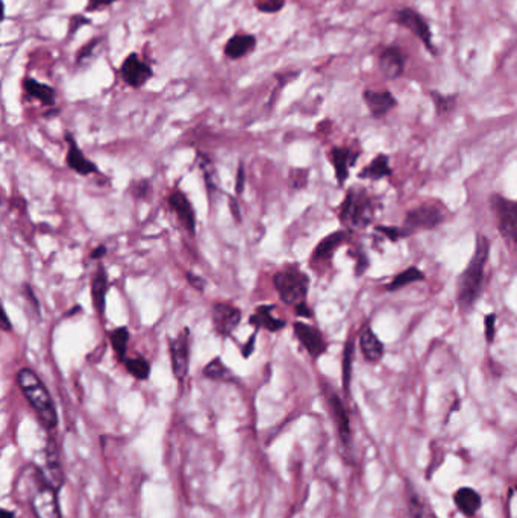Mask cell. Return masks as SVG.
<instances>
[{
	"label": "cell",
	"instance_id": "cell-33",
	"mask_svg": "<svg viewBox=\"0 0 517 518\" xmlns=\"http://www.w3.org/2000/svg\"><path fill=\"white\" fill-rule=\"evenodd\" d=\"M353 350H355L353 341L349 340L346 343V345H344V352H343V388H344V391H346V393H349V388H351Z\"/></svg>",
	"mask_w": 517,
	"mask_h": 518
},
{
	"label": "cell",
	"instance_id": "cell-5",
	"mask_svg": "<svg viewBox=\"0 0 517 518\" xmlns=\"http://www.w3.org/2000/svg\"><path fill=\"white\" fill-rule=\"evenodd\" d=\"M490 206L501 235L517 245V202L499 195L490 197Z\"/></svg>",
	"mask_w": 517,
	"mask_h": 518
},
{
	"label": "cell",
	"instance_id": "cell-27",
	"mask_svg": "<svg viewBox=\"0 0 517 518\" xmlns=\"http://www.w3.org/2000/svg\"><path fill=\"white\" fill-rule=\"evenodd\" d=\"M391 167H390V161H389V156L387 155H378L377 158H375L369 166L364 167L361 171H360V178L361 179H370V180H381V179H385V178H390L391 176Z\"/></svg>",
	"mask_w": 517,
	"mask_h": 518
},
{
	"label": "cell",
	"instance_id": "cell-30",
	"mask_svg": "<svg viewBox=\"0 0 517 518\" xmlns=\"http://www.w3.org/2000/svg\"><path fill=\"white\" fill-rule=\"evenodd\" d=\"M204 376L211 381H221V382H231L232 374L228 370V367L220 358L212 359L208 362L204 369Z\"/></svg>",
	"mask_w": 517,
	"mask_h": 518
},
{
	"label": "cell",
	"instance_id": "cell-47",
	"mask_svg": "<svg viewBox=\"0 0 517 518\" xmlns=\"http://www.w3.org/2000/svg\"><path fill=\"white\" fill-rule=\"evenodd\" d=\"M150 190L147 180H141L134 185V195L137 197H146V192Z\"/></svg>",
	"mask_w": 517,
	"mask_h": 518
},
{
	"label": "cell",
	"instance_id": "cell-21",
	"mask_svg": "<svg viewBox=\"0 0 517 518\" xmlns=\"http://www.w3.org/2000/svg\"><path fill=\"white\" fill-rule=\"evenodd\" d=\"M108 276L105 267L102 264H99L97 270L95 273L93 282H91V300H93L95 311L99 316H104L105 307H107V292H108Z\"/></svg>",
	"mask_w": 517,
	"mask_h": 518
},
{
	"label": "cell",
	"instance_id": "cell-46",
	"mask_svg": "<svg viewBox=\"0 0 517 518\" xmlns=\"http://www.w3.org/2000/svg\"><path fill=\"white\" fill-rule=\"evenodd\" d=\"M257 332L258 331H255V333H253L252 335V337L249 338V341L245 344V345H243V349H241V353H243V357H245V358H249L250 357V354L253 353V350H255V341H257Z\"/></svg>",
	"mask_w": 517,
	"mask_h": 518
},
{
	"label": "cell",
	"instance_id": "cell-1",
	"mask_svg": "<svg viewBox=\"0 0 517 518\" xmlns=\"http://www.w3.org/2000/svg\"><path fill=\"white\" fill-rule=\"evenodd\" d=\"M490 257V240L478 233L475 242V252L472 255L468 267L464 269L461 276L458 278L457 285V303L463 311H470L476 300L480 299L481 291L484 287L485 278V266Z\"/></svg>",
	"mask_w": 517,
	"mask_h": 518
},
{
	"label": "cell",
	"instance_id": "cell-52",
	"mask_svg": "<svg viewBox=\"0 0 517 518\" xmlns=\"http://www.w3.org/2000/svg\"><path fill=\"white\" fill-rule=\"evenodd\" d=\"M0 515H2V518H16V514L13 511H8V510H2Z\"/></svg>",
	"mask_w": 517,
	"mask_h": 518
},
{
	"label": "cell",
	"instance_id": "cell-10",
	"mask_svg": "<svg viewBox=\"0 0 517 518\" xmlns=\"http://www.w3.org/2000/svg\"><path fill=\"white\" fill-rule=\"evenodd\" d=\"M120 76L126 85L141 88L154 76V70L137 54H129L120 66Z\"/></svg>",
	"mask_w": 517,
	"mask_h": 518
},
{
	"label": "cell",
	"instance_id": "cell-19",
	"mask_svg": "<svg viewBox=\"0 0 517 518\" xmlns=\"http://www.w3.org/2000/svg\"><path fill=\"white\" fill-rule=\"evenodd\" d=\"M327 400L329 405V411L334 419V423H336V428L341 436V440L344 443H348L351 440V423H349V415L346 408H344V403L341 402V399L334 391H327Z\"/></svg>",
	"mask_w": 517,
	"mask_h": 518
},
{
	"label": "cell",
	"instance_id": "cell-28",
	"mask_svg": "<svg viewBox=\"0 0 517 518\" xmlns=\"http://www.w3.org/2000/svg\"><path fill=\"white\" fill-rule=\"evenodd\" d=\"M422 280H425V273L418 267H408V269H405L403 271H401L399 274H396V276H394L387 283L385 290H387V291H398L403 287L410 285V283L422 282Z\"/></svg>",
	"mask_w": 517,
	"mask_h": 518
},
{
	"label": "cell",
	"instance_id": "cell-48",
	"mask_svg": "<svg viewBox=\"0 0 517 518\" xmlns=\"http://www.w3.org/2000/svg\"><path fill=\"white\" fill-rule=\"evenodd\" d=\"M107 255V247L99 246L93 252H91V259H102Z\"/></svg>",
	"mask_w": 517,
	"mask_h": 518
},
{
	"label": "cell",
	"instance_id": "cell-40",
	"mask_svg": "<svg viewBox=\"0 0 517 518\" xmlns=\"http://www.w3.org/2000/svg\"><path fill=\"white\" fill-rule=\"evenodd\" d=\"M200 167H202V170H204V176H205L207 187H208L209 190H212V188H214V182H212L211 179H212V175H214V168H212L211 161L205 156V158H204V161L200 162Z\"/></svg>",
	"mask_w": 517,
	"mask_h": 518
},
{
	"label": "cell",
	"instance_id": "cell-36",
	"mask_svg": "<svg viewBox=\"0 0 517 518\" xmlns=\"http://www.w3.org/2000/svg\"><path fill=\"white\" fill-rule=\"evenodd\" d=\"M378 232H381L382 235H385V238H389L390 241H398L401 238L408 237V233L405 232V229L402 228H394V226H378L377 228Z\"/></svg>",
	"mask_w": 517,
	"mask_h": 518
},
{
	"label": "cell",
	"instance_id": "cell-11",
	"mask_svg": "<svg viewBox=\"0 0 517 518\" xmlns=\"http://www.w3.org/2000/svg\"><path fill=\"white\" fill-rule=\"evenodd\" d=\"M293 329H295L296 338L312 359H319L322 354L327 353L328 343L317 328H314L311 324H307L303 321H296L293 324Z\"/></svg>",
	"mask_w": 517,
	"mask_h": 518
},
{
	"label": "cell",
	"instance_id": "cell-26",
	"mask_svg": "<svg viewBox=\"0 0 517 518\" xmlns=\"http://www.w3.org/2000/svg\"><path fill=\"white\" fill-rule=\"evenodd\" d=\"M23 90L26 91V94L37 99L38 101H42L44 106H54L56 101V93L55 90L47 85L39 82L37 79L32 78H25L23 80Z\"/></svg>",
	"mask_w": 517,
	"mask_h": 518
},
{
	"label": "cell",
	"instance_id": "cell-37",
	"mask_svg": "<svg viewBox=\"0 0 517 518\" xmlns=\"http://www.w3.org/2000/svg\"><path fill=\"white\" fill-rule=\"evenodd\" d=\"M496 314L490 312L485 316L484 319V329H485V340H487L489 344H493L494 337H496Z\"/></svg>",
	"mask_w": 517,
	"mask_h": 518
},
{
	"label": "cell",
	"instance_id": "cell-51",
	"mask_svg": "<svg viewBox=\"0 0 517 518\" xmlns=\"http://www.w3.org/2000/svg\"><path fill=\"white\" fill-rule=\"evenodd\" d=\"M2 329L5 331V332H9V331H13V324L11 323H9V319H8V314L4 311V320H2Z\"/></svg>",
	"mask_w": 517,
	"mask_h": 518
},
{
	"label": "cell",
	"instance_id": "cell-12",
	"mask_svg": "<svg viewBox=\"0 0 517 518\" xmlns=\"http://www.w3.org/2000/svg\"><path fill=\"white\" fill-rule=\"evenodd\" d=\"M39 471H42V476L46 481V483H49L52 488H55L56 491L63 488L64 470H63V464H61V456H59L56 443L52 438L47 440L46 450H44V465H43V470H39Z\"/></svg>",
	"mask_w": 517,
	"mask_h": 518
},
{
	"label": "cell",
	"instance_id": "cell-3",
	"mask_svg": "<svg viewBox=\"0 0 517 518\" xmlns=\"http://www.w3.org/2000/svg\"><path fill=\"white\" fill-rule=\"evenodd\" d=\"M339 217L348 229H364L375 218L373 200L363 188H351L344 197Z\"/></svg>",
	"mask_w": 517,
	"mask_h": 518
},
{
	"label": "cell",
	"instance_id": "cell-7",
	"mask_svg": "<svg viewBox=\"0 0 517 518\" xmlns=\"http://www.w3.org/2000/svg\"><path fill=\"white\" fill-rule=\"evenodd\" d=\"M443 220L444 212L440 206L434 205V203H423V205L415 206L407 212L403 229L410 235L415 230H430L437 228Z\"/></svg>",
	"mask_w": 517,
	"mask_h": 518
},
{
	"label": "cell",
	"instance_id": "cell-18",
	"mask_svg": "<svg viewBox=\"0 0 517 518\" xmlns=\"http://www.w3.org/2000/svg\"><path fill=\"white\" fill-rule=\"evenodd\" d=\"M66 141L68 144V149H67V156H66V161H67V166L75 170L76 173H79V175L83 176H87V175H91V173H97V167L91 162L83 152H80L78 143L75 137H72L70 134H66Z\"/></svg>",
	"mask_w": 517,
	"mask_h": 518
},
{
	"label": "cell",
	"instance_id": "cell-4",
	"mask_svg": "<svg viewBox=\"0 0 517 518\" xmlns=\"http://www.w3.org/2000/svg\"><path fill=\"white\" fill-rule=\"evenodd\" d=\"M273 283H275L281 300L286 304L296 307L298 303L307 300L310 278L298 266H288L276 271L273 276Z\"/></svg>",
	"mask_w": 517,
	"mask_h": 518
},
{
	"label": "cell",
	"instance_id": "cell-49",
	"mask_svg": "<svg viewBox=\"0 0 517 518\" xmlns=\"http://www.w3.org/2000/svg\"><path fill=\"white\" fill-rule=\"evenodd\" d=\"M96 44V42H93V43H90V44H87V46H84V49L83 50H80V52L78 54V61H83L84 59V55H85V58L90 55V52H91V50H93V46Z\"/></svg>",
	"mask_w": 517,
	"mask_h": 518
},
{
	"label": "cell",
	"instance_id": "cell-42",
	"mask_svg": "<svg viewBox=\"0 0 517 518\" xmlns=\"http://www.w3.org/2000/svg\"><path fill=\"white\" fill-rule=\"evenodd\" d=\"M187 280H188L190 285L193 288H195V290H197V291H204L205 290L207 282L204 279H202V278H199L197 274H193L191 271H188L187 273Z\"/></svg>",
	"mask_w": 517,
	"mask_h": 518
},
{
	"label": "cell",
	"instance_id": "cell-9",
	"mask_svg": "<svg viewBox=\"0 0 517 518\" xmlns=\"http://www.w3.org/2000/svg\"><path fill=\"white\" fill-rule=\"evenodd\" d=\"M171 369L178 381H184L190 365V331L184 329L178 337L169 338Z\"/></svg>",
	"mask_w": 517,
	"mask_h": 518
},
{
	"label": "cell",
	"instance_id": "cell-25",
	"mask_svg": "<svg viewBox=\"0 0 517 518\" xmlns=\"http://www.w3.org/2000/svg\"><path fill=\"white\" fill-rule=\"evenodd\" d=\"M257 47V38L250 34H236L225 44V55L231 59H240L252 54Z\"/></svg>",
	"mask_w": 517,
	"mask_h": 518
},
{
	"label": "cell",
	"instance_id": "cell-31",
	"mask_svg": "<svg viewBox=\"0 0 517 518\" xmlns=\"http://www.w3.org/2000/svg\"><path fill=\"white\" fill-rule=\"evenodd\" d=\"M129 374L138 381H146L150 376V364L145 358H126L123 361Z\"/></svg>",
	"mask_w": 517,
	"mask_h": 518
},
{
	"label": "cell",
	"instance_id": "cell-44",
	"mask_svg": "<svg viewBox=\"0 0 517 518\" xmlns=\"http://www.w3.org/2000/svg\"><path fill=\"white\" fill-rule=\"evenodd\" d=\"M295 312H296V316L300 317V319H311L312 317V311L310 309V307L307 304V300L298 303L295 307Z\"/></svg>",
	"mask_w": 517,
	"mask_h": 518
},
{
	"label": "cell",
	"instance_id": "cell-8",
	"mask_svg": "<svg viewBox=\"0 0 517 518\" xmlns=\"http://www.w3.org/2000/svg\"><path fill=\"white\" fill-rule=\"evenodd\" d=\"M29 502L37 518H63L58 502V491L46 483L44 479L38 483Z\"/></svg>",
	"mask_w": 517,
	"mask_h": 518
},
{
	"label": "cell",
	"instance_id": "cell-43",
	"mask_svg": "<svg viewBox=\"0 0 517 518\" xmlns=\"http://www.w3.org/2000/svg\"><path fill=\"white\" fill-rule=\"evenodd\" d=\"M369 267V259L367 255L364 252H360V255L357 257V267H355V273L361 276V274L366 271V269Z\"/></svg>",
	"mask_w": 517,
	"mask_h": 518
},
{
	"label": "cell",
	"instance_id": "cell-2",
	"mask_svg": "<svg viewBox=\"0 0 517 518\" xmlns=\"http://www.w3.org/2000/svg\"><path fill=\"white\" fill-rule=\"evenodd\" d=\"M17 385L44 428L55 429L58 424L55 403L39 376L28 367L20 369L17 373Z\"/></svg>",
	"mask_w": 517,
	"mask_h": 518
},
{
	"label": "cell",
	"instance_id": "cell-13",
	"mask_svg": "<svg viewBox=\"0 0 517 518\" xmlns=\"http://www.w3.org/2000/svg\"><path fill=\"white\" fill-rule=\"evenodd\" d=\"M405 63H407V56L402 52L399 46H384L379 50L378 55V66L381 73L385 79H398L405 72Z\"/></svg>",
	"mask_w": 517,
	"mask_h": 518
},
{
	"label": "cell",
	"instance_id": "cell-24",
	"mask_svg": "<svg viewBox=\"0 0 517 518\" xmlns=\"http://www.w3.org/2000/svg\"><path fill=\"white\" fill-rule=\"evenodd\" d=\"M454 503L464 517H475L482 505L481 495L470 486H463L454 494Z\"/></svg>",
	"mask_w": 517,
	"mask_h": 518
},
{
	"label": "cell",
	"instance_id": "cell-22",
	"mask_svg": "<svg viewBox=\"0 0 517 518\" xmlns=\"http://www.w3.org/2000/svg\"><path fill=\"white\" fill-rule=\"evenodd\" d=\"M346 238H348L346 230H337V232L329 233V235L323 238L316 246V249H314L312 261L314 262L331 261L334 253H336V250L343 245L344 241H346Z\"/></svg>",
	"mask_w": 517,
	"mask_h": 518
},
{
	"label": "cell",
	"instance_id": "cell-50",
	"mask_svg": "<svg viewBox=\"0 0 517 518\" xmlns=\"http://www.w3.org/2000/svg\"><path fill=\"white\" fill-rule=\"evenodd\" d=\"M229 206L232 208V214H234L236 220H237V221H240V212H238V205H237V202H236L234 199H231V200H229Z\"/></svg>",
	"mask_w": 517,
	"mask_h": 518
},
{
	"label": "cell",
	"instance_id": "cell-14",
	"mask_svg": "<svg viewBox=\"0 0 517 518\" xmlns=\"http://www.w3.org/2000/svg\"><path fill=\"white\" fill-rule=\"evenodd\" d=\"M241 321V311L229 303H214L212 307V324L220 337H229Z\"/></svg>",
	"mask_w": 517,
	"mask_h": 518
},
{
	"label": "cell",
	"instance_id": "cell-34",
	"mask_svg": "<svg viewBox=\"0 0 517 518\" xmlns=\"http://www.w3.org/2000/svg\"><path fill=\"white\" fill-rule=\"evenodd\" d=\"M255 6L260 13L275 14L286 6V0H255Z\"/></svg>",
	"mask_w": 517,
	"mask_h": 518
},
{
	"label": "cell",
	"instance_id": "cell-6",
	"mask_svg": "<svg viewBox=\"0 0 517 518\" xmlns=\"http://www.w3.org/2000/svg\"><path fill=\"white\" fill-rule=\"evenodd\" d=\"M393 18L398 26L408 29L415 38H419L423 46L428 49V52L437 55V49H435V44L432 42L431 27L427 20L422 17V14H419L413 8H399L394 11Z\"/></svg>",
	"mask_w": 517,
	"mask_h": 518
},
{
	"label": "cell",
	"instance_id": "cell-23",
	"mask_svg": "<svg viewBox=\"0 0 517 518\" xmlns=\"http://www.w3.org/2000/svg\"><path fill=\"white\" fill-rule=\"evenodd\" d=\"M360 350L369 362H379L384 358L385 347L372 328H366L360 335Z\"/></svg>",
	"mask_w": 517,
	"mask_h": 518
},
{
	"label": "cell",
	"instance_id": "cell-39",
	"mask_svg": "<svg viewBox=\"0 0 517 518\" xmlns=\"http://www.w3.org/2000/svg\"><path fill=\"white\" fill-rule=\"evenodd\" d=\"M116 2H118V0H88V4L85 6V11L87 13H96V11H100V9L114 5Z\"/></svg>",
	"mask_w": 517,
	"mask_h": 518
},
{
	"label": "cell",
	"instance_id": "cell-17",
	"mask_svg": "<svg viewBox=\"0 0 517 518\" xmlns=\"http://www.w3.org/2000/svg\"><path fill=\"white\" fill-rule=\"evenodd\" d=\"M360 156V154L353 152L348 147H332L329 152V158L332 162V167L336 170V178L340 185L349 178V170L355 166V161Z\"/></svg>",
	"mask_w": 517,
	"mask_h": 518
},
{
	"label": "cell",
	"instance_id": "cell-41",
	"mask_svg": "<svg viewBox=\"0 0 517 518\" xmlns=\"http://www.w3.org/2000/svg\"><path fill=\"white\" fill-rule=\"evenodd\" d=\"M90 23V20L85 18L84 16H73L72 20H70V27H68V35H72V32L75 34L76 30L80 27V26H85Z\"/></svg>",
	"mask_w": 517,
	"mask_h": 518
},
{
	"label": "cell",
	"instance_id": "cell-35",
	"mask_svg": "<svg viewBox=\"0 0 517 518\" xmlns=\"http://www.w3.org/2000/svg\"><path fill=\"white\" fill-rule=\"evenodd\" d=\"M308 171L303 168H291L290 170V185L295 190H300L307 185Z\"/></svg>",
	"mask_w": 517,
	"mask_h": 518
},
{
	"label": "cell",
	"instance_id": "cell-16",
	"mask_svg": "<svg viewBox=\"0 0 517 518\" xmlns=\"http://www.w3.org/2000/svg\"><path fill=\"white\" fill-rule=\"evenodd\" d=\"M169 205L175 211V214L181 220L182 225L188 230L190 235L196 233V212L193 209L191 202L184 192L176 190L169 196Z\"/></svg>",
	"mask_w": 517,
	"mask_h": 518
},
{
	"label": "cell",
	"instance_id": "cell-38",
	"mask_svg": "<svg viewBox=\"0 0 517 518\" xmlns=\"http://www.w3.org/2000/svg\"><path fill=\"white\" fill-rule=\"evenodd\" d=\"M408 506H410V514L411 518H425V510L423 505L420 502V499L415 494H411L408 499Z\"/></svg>",
	"mask_w": 517,
	"mask_h": 518
},
{
	"label": "cell",
	"instance_id": "cell-45",
	"mask_svg": "<svg viewBox=\"0 0 517 518\" xmlns=\"http://www.w3.org/2000/svg\"><path fill=\"white\" fill-rule=\"evenodd\" d=\"M245 180H246V175H245V166L240 164L238 166V171H237V182H236V190L237 195H241L243 190H245Z\"/></svg>",
	"mask_w": 517,
	"mask_h": 518
},
{
	"label": "cell",
	"instance_id": "cell-29",
	"mask_svg": "<svg viewBox=\"0 0 517 518\" xmlns=\"http://www.w3.org/2000/svg\"><path fill=\"white\" fill-rule=\"evenodd\" d=\"M129 331L128 328L121 326V328H117L114 329L113 332H109V341H111V345H113L114 352L117 353V357L125 361L126 359V350H128V343H129Z\"/></svg>",
	"mask_w": 517,
	"mask_h": 518
},
{
	"label": "cell",
	"instance_id": "cell-15",
	"mask_svg": "<svg viewBox=\"0 0 517 518\" xmlns=\"http://www.w3.org/2000/svg\"><path fill=\"white\" fill-rule=\"evenodd\" d=\"M363 100L375 118L385 117L393 108L398 106V100L390 91L366 90L363 93Z\"/></svg>",
	"mask_w": 517,
	"mask_h": 518
},
{
	"label": "cell",
	"instance_id": "cell-32",
	"mask_svg": "<svg viewBox=\"0 0 517 518\" xmlns=\"http://www.w3.org/2000/svg\"><path fill=\"white\" fill-rule=\"evenodd\" d=\"M430 97L439 116L451 113L455 105H457V96L454 94H442L439 91H431Z\"/></svg>",
	"mask_w": 517,
	"mask_h": 518
},
{
	"label": "cell",
	"instance_id": "cell-20",
	"mask_svg": "<svg viewBox=\"0 0 517 518\" xmlns=\"http://www.w3.org/2000/svg\"><path fill=\"white\" fill-rule=\"evenodd\" d=\"M273 311H275V307H273V304H260V307L255 309V314H252L249 319L250 326H255V331L264 328L270 332H278L286 328L287 326L286 320L276 319L275 316H273Z\"/></svg>",
	"mask_w": 517,
	"mask_h": 518
}]
</instances>
